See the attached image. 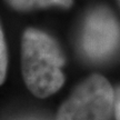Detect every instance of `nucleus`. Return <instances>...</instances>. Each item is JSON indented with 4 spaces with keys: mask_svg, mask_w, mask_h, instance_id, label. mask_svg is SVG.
<instances>
[{
    "mask_svg": "<svg viewBox=\"0 0 120 120\" xmlns=\"http://www.w3.org/2000/svg\"><path fill=\"white\" fill-rule=\"evenodd\" d=\"M7 69H8V50H7V43H6L4 31L0 25V86L6 80Z\"/></svg>",
    "mask_w": 120,
    "mask_h": 120,
    "instance_id": "39448f33",
    "label": "nucleus"
},
{
    "mask_svg": "<svg viewBox=\"0 0 120 120\" xmlns=\"http://www.w3.org/2000/svg\"><path fill=\"white\" fill-rule=\"evenodd\" d=\"M10 7L19 11H30L34 9H43L48 7H62L69 8L73 0H6Z\"/></svg>",
    "mask_w": 120,
    "mask_h": 120,
    "instance_id": "20e7f679",
    "label": "nucleus"
},
{
    "mask_svg": "<svg viewBox=\"0 0 120 120\" xmlns=\"http://www.w3.org/2000/svg\"><path fill=\"white\" fill-rule=\"evenodd\" d=\"M120 43V27L108 9L96 8L88 15L81 34V49L91 60L111 56Z\"/></svg>",
    "mask_w": 120,
    "mask_h": 120,
    "instance_id": "7ed1b4c3",
    "label": "nucleus"
},
{
    "mask_svg": "<svg viewBox=\"0 0 120 120\" xmlns=\"http://www.w3.org/2000/svg\"><path fill=\"white\" fill-rule=\"evenodd\" d=\"M115 89L106 78L94 73L78 85L59 107L56 120H111Z\"/></svg>",
    "mask_w": 120,
    "mask_h": 120,
    "instance_id": "f03ea898",
    "label": "nucleus"
},
{
    "mask_svg": "<svg viewBox=\"0 0 120 120\" xmlns=\"http://www.w3.org/2000/svg\"><path fill=\"white\" fill-rule=\"evenodd\" d=\"M113 116L116 120H120V87L115 90V103H113Z\"/></svg>",
    "mask_w": 120,
    "mask_h": 120,
    "instance_id": "423d86ee",
    "label": "nucleus"
},
{
    "mask_svg": "<svg viewBox=\"0 0 120 120\" xmlns=\"http://www.w3.org/2000/svg\"><path fill=\"white\" fill-rule=\"evenodd\" d=\"M64 57L59 45L46 32L25 30L21 38V72L25 85L34 97L45 99L64 86Z\"/></svg>",
    "mask_w": 120,
    "mask_h": 120,
    "instance_id": "f257e3e1",
    "label": "nucleus"
}]
</instances>
